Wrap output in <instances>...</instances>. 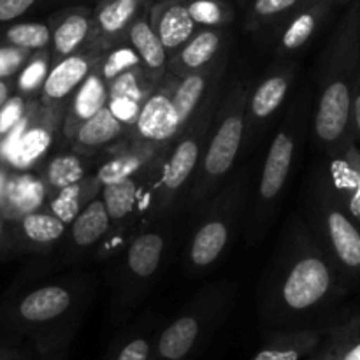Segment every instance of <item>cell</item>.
<instances>
[{
    "label": "cell",
    "instance_id": "31",
    "mask_svg": "<svg viewBox=\"0 0 360 360\" xmlns=\"http://www.w3.org/2000/svg\"><path fill=\"white\" fill-rule=\"evenodd\" d=\"M320 329H288L278 330L267 338L259 352L250 360H301L309 357L323 340Z\"/></svg>",
    "mask_w": 360,
    "mask_h": 360
},
{
    "label": "cell",
    "instance_id": "33",
    "mask_svg": "<svg viewBox=\"0 0 360 360\" xmlns=\"http://www.w3.org/2000/svg\"><path fill=\"white\" fill-rule=\"evenodd\" d=\"M101 188L102 185L98 179L95 178V174H91L49 195L44 200V207L69 225L77 217V213L101 193Z\"/></svg>",
    "mask_w": 360,
    "mask_h": 360
},
{
    "label": "cell",
    "instance_id": "12",
    "mask_svg": "<svg viewBox=\"0 0 360 360\" xmlns=\"http://www.w3.org/2000/svg\"><path fill=\"white\" fill-rule=\"evenodd\" d=\"M67 105H46L39 101L21 120L0 151V164L13 171H37L55 150L67 144L62 125Z\"/></svg>",
    "mask_w": 360,
    "mask_h": 360
},
{
    "label": "cell",
    "instance_id": "27",
    "mask_svg": "<svg viewBox=\"0 0 360 360\" xmlns=\"http://www.w3.org/2000/svg\"><path fill=\"white\" fill-rule=\"evenodd\" d=\"M150 23L169 55L181 48L199 30L188 11V0H153Z\"/></svg>",
    "mask_w": 360,
    "mask_h": 360
},
{
    "label": "cell",
    "instance_id": "18",
    "mask_svg": "<svg viewBox=\"0 0 360 360\" xmlns=\"http://www.w3.org/2000/svg\"><path fill=\"white\" fill-rule=\"evenodd\" d=\"M322 155V167L338 199L360 227V144L352 137L343 146Z\"/></svg>",
    "mask_w": 360,
    "mask_h": 360
},
{
    "label": "cell",
    "instance_id": "25",
    "mask_svg": "<svg viewBox=\"0 0 360 360\" xmlns=\"http://www.w3.org/2000/svg\"><path fill=\"white\" fill-rule=\"evenodd\" d=\"M153 0H105L97 2L94 7L95 41L102 51H108L112 46L125 41L127 32L137 16Z\"/></svg>",
    "mask_w": 360,
    "mask_h": 360
},
{
    "label": "cell",
    "instance_id": "10",
    "mask_svg": "<svg viewBox=\"0 0 360 360\" xmlns=\"http://www.w3.org/2000/svg\"><path fill=\"white\" fill-rule=\"evenodd\" d=\"M309 115H311L309 97L308 94H301L285 116L283 125L271 141L259 186H257L255 211L252 218V239H259L267 231L276 204L283 197L285 186L294 171L295 158H297L306 129H308Z\"/></svg>",
    "mask_w": 360,
    "mask_h": 360
},
{
    "label": "cell",
    "instance_id": "22",
    "mask_svg": "<svg viewBox=\"0 0 360 360\" xmlns=\"http://www.w3.org/2000/svg\"><path fill=\"white\" fill-rule=\"evenodd\" d=\"M231 37L229 28H199L181 48L169 55L167 72L183 77L211 65L221 53L231 48Z\"/></svg>",
    "mask_w": 360,
    "mask_h": 360
},
{
    "label": "cell",
    "instance_id": "48",
    "mask_svg": "<svg viewBox=\"0 0 360 360\" xmlns=\"http://www.w3.org/2000/svg\"><path fill=\"white\" fill-rule=\"evenodd\" d=\"M58 2H67V4H81V2H88V0H58ZM97 2V0H95Z\"/></svg>",
    "mask_w": 360,
    "mask_h": 360
},
{
    "label": "cell",
    "instance_id": "30",
    "mask_svg": "<svg viewBox=\"0 0 360 360\" xmlns=\"http://www.w3.org/2000/svg\"><path fill=\"white\" fill-rule=\"evenodd\" d=\"M109 97V88L108 83L102 77L101 70L95 65L94 70L86 76V79L81 83V86L74 91L70 101L67 102V111L65 118H63L62 134L63 139H69L72 136L74 130L86 122L88 118L101 111L104 105H108Z\"/></svg>",
    "mask_w": 360,
    "mask_h": 360
},
{
    "label": "cell",
    "instance_id": "45",
    "mask_svg": "<svg viewBox=\"0 0 360 360\" xmlns=\"http://www.w3.org/2000/svg\"><path fill=\"white\" fill-rule=\"evenodd\" d=\"M0 360H34L27 350L14 345H0Z\"/></svg>",
    "mask_w": 360,
    "mask_h": 360
},
{
    "label": "cell",
    "instance_id": "39",
    "mask_svg": "<svg viewBox=\"0 0 360 360\" xmlns=\"http://www.w3.org/2000/svg\"><path fill=\"white\" fill-rule=\"evenodd\" d=\"M139 65V56L136 55L132 46L127 41L109 48L108 51L101 56V60H98L97 63L98 70H101L102 77H104V81L108 84L111 83L112 79H116L118 76H122L123 72Z\"/></svg>",
    "mask_w": 360,
    "mask_h": 360
},
{
    "label": "cell",
    "instance_id": "51",
    "mask_svg": "<svg viewBox=\"0 0 360 360\" xmlns=\"http://www.w3.org/2000/svg\"><path fill=\"white\" fill-rule=\"evenodd\" d=\"M97 2H105V0H97ZM97 2H95V4H97Z\"/></svg>",
    "mask_w": 360,
    "mask_h": 360
},
{
    "label": "cell",
    "instance_id": "20",
    "mask_svg": "<svg viewBox=\"0 0 360 360\" xmlns=\"http://www.w3.org/2000/svg\"><path fill=\"white\" fill-rule=\"evenodd\" d=\"M109 229H111V218L105 210L104 199L98 193L67 227V234L62 241L63 260L77 262L88 255L94 257L95 250L98 248Z\"/></svg>",
    "mask_w": 360,
    "mask_h": 360
},
{
    "label": "cell",
    "instance_id": "50",
    "mask_svg": "<svg viewBox=\"0 0 360 360\" xmlns=\"http://www.w3.org/2000/svg\"><path fill=\"white\" fill-rule=\"evenodd\" d=\"M238 4H239V7H243V9H245L246 4H248V0H238Z\"/></svg>",
    "mask_w": 360,
    "mask_h": 360
},
{
    "label": "cell",
    "instance_id": "3",
    "mask_svg": "<svg viewBox=\"0 0 360 360\" xmlns=\"http://www.w3.org/2000/svg\"><path fill=\"white\" fill-rule=\"evenodd\" d=\"M94 295L90 276H62L39 283L13 299L2 322L32 338L39 355L65 352Z\"/></svg>",
    "mask_w": 360,
    "mask_h": 360
},
{
    "label": "cell",
    "instance_id": "7",
    "mask_svg": "<svg viewBox=\"0 0 360 360\" xmlns=\"http://www.w3.org/2000/svg\"><path fill=\"white\" fill-rule=\"evenodd\" d=\"M169 217L141 231L116 257L112 269L111 319L122 323L157 281L169 250Z\"/></svg>",
    "mask_w": 360,
    "mask_h": 360
},
{
    "label": "cell",
    "instance_id": "2",
    "mask_svg": "<svg viewBox=\"0 0 360 360\" xmlns=\"http://www.w3.org/2000/svg\"><path fill=\"white\" fill-rule=\"evenodd\" d=\"M347 11L327 39L316 70V94L311 125L322 153L343 146L352 134V97L360 63V0Z\"/></svg>",
    "mask_w": 360,
    "mask_h": 360
},
{
    "label": "cell",
    "instance_id": "35",
    "mask_svg": "<svg viewBox=\"0 0 360 360\" xmlns=\"http://www.w3.org/2000/svg\"><path fill=\"white\" fill-rule=\"evenodd\" d=\"M51 32L48 21H14L0 27V44L16 46L28 51L49 48Z\"/></svg>",
    "mask_w": 360,
    "mask_h": 360
},
{
    "label": "cell",
    "instance_id": "38",
    "mask_svg": "<svg viewBox=\"0 0 360 360\" xmlns=\"http://www.w3.org/2000/svg\"><path fill=\"white\" fill-rule=\"evenodd\" d=\"M188 11L199 28H229L236 20L227 0H188Z\"/></svg>",
    "mask_w": 360,
    "mask_h": 360
},
{
    "label": "cell",
    "instance_id": "47",
    "mask_svg": "<svg viewBox=\"0 0 360 360\" xmlns=\"http://www.w3.org/2000/svg\"><path fill=\"white\" fill-rule=\"evenodd\" d=\"M316 2H329L336 6V0H302V4H316Z\"/></svg>",
    "mask_w": 360,
    "mask_h": 360
},
{
    "label": "cell",
    "instance_id": "28",
    "mask_svg": "<svg viewBox=\"0 0 360 360\" xmlns=\"http://www.w3.org/2000/svg\"><path fill=\"white\" fill-rule=\"evenodd\" d=\"M157 84L151 83L143 65L127 70L108 84V108L116 120L132 129L141 105Z\"/></svg>",
    "mask_w": 360,
    "mask_h": 360
},
{
    "label": "cell",
    "instance_id": "4",
    "mask_svg": "<svg viewBox=\"0 0 360 360\" xmlns=\"http://www.w3.org/2000/svg\"><path fill=\"white\" fill-rule=\"evenodd\" d=\"M253 81L248 72H236L227 77L224 98L217 111L207 146L195 174L185 192V207H202L234 167L246 137V105Z\"/></svg>",
    "mask_w": 360,
    "mask_h": 360
},
{
    "label": "cell",
    "instance_id": "37",
    "mask_svg": "<svg viewBox=\"0 0 360 360\" xmlns=\"http://www.w3.org/2000/svg\"><path fill=\"white\" fill-rule=\"evenodd\" d=\"M51 67V58H49L48 49L35 51L30 56L23 69L16 76V91L30 101H39L42 84H44L46 76Z\"/></svg>",
    "mask_w": 360,
    "mask_h": 360
},
{
    "label": "cell",
    "instance_id": "36",
    "mask_svg": "<svg viewBox=\"0 0 360 360\" xmlns=\"http://www.w3.org/2000/svg\"><path fill=\"white\" fill-rule=\"evenodd\" d=\"M155 338L151 327H136L112 345L108 360H150Z\"/></svg>",
    "mask_w": 360,
    "mask_h": 360
},
{
    "label": "cell",
    "instance_id": "40",
    "mask_svg": "<svg viewBox=\"0 0 360 360\" xmlns=\"http://www.w3.org/2000/svg\"><path fill=\"white\" fill-rule=\"evenodd\" d=\"M34 101L23 97L18 91H14L13 97L4 104V108L0 109V151L6 146V143L9 141V137L13 136L14 130L18 129V125L21 123V120L25 118V115L30 109V104Z\"/></svg>",
    "mask_w": 360,
    "mask_h": 360
},
{
    "label": "cell",
    "instance_id": "19",
    "mask_svg": "<svg viewBox=\"0 0 360 360\" xmlns=\"http://www.w3.org/2000/svg\"><path fill=\"white\" fill-rule=\"evenodd\" d=\"M104 53L97 48H88L51 63L39 102L46 105H67Z\"/></svg>",
    "mask_w": 360,
    "mask_h": 360
},
{
    "label": "cell",
    "instance_id": "17",
    "mask_svg": "<svg viewBox=\"0 0 360 360\" xmlns=\"http://www.w3.org/2000/svg\"><path fill=\"white\" fill-rule=\"evenodd\" d=\"M69 225L60 220L56 214L46 210L28 211L16 218L13 224V239H11V253H39L49 255L62 245Z\"/></svg>",
    "mask_w": 360,
    "mask_h": 360
},
{
    "label": "cell",
    "instance_id": "23",
    "mask_svg": "<svg viewBox=\"0 0 360 360\" xmlns=\"http://www.w3.org/2000/svg\"><path fill=\"white\" fill-rule=\"evenodd\" d=\"M169 146H157V144L143 143V141L129 137L98 157L95 178L102 186L123 181L139 172L144 165L150 164L157 155H160Z\"/></svg>",
    "mask_w": 360,
    "mask_h": 360
},
{
    "label": "cell",
    "instance_id": "24",
    "mask_svg": "<svg viewBox=\"0 0 360 360\" xmlns=\"http://www.w3.org/2000/svg\"><path fill=\"white\" fill-rule=\"evenodd\" d=\"M130 132L132 129L116 120L108 105H104L74 130L67 144L84 157H101L109 148L129 139Z\"/></svg>",
    "mask_w": 360,
    "mask_h": 360
},
{
    "label": "cell",
    "instance_id": "46",
    "mask_svg": "<svg viewBox=\"0 0 360 360\" xmlns=\"http://www.w3.org/2000/svg\"><path fill=\"white\" fill-rule=\"evenodd\" d=\"M16 91V77H7V79H0V109L4 108L7 101Z\"/></svg>",
    "mask_w": 360,
    "mask_h": 360
},
{
    "label": "cell",
    "instance_id": "42",
    "mask_svg": "<svg viewBox=\"0 0 360 360\" xmlns=\"http://www.w3.org/2000/svg\"><path fill=\"white\" fill-rule=\"evenodd\" d=\"M41 2L42 0H0V27L18 21Z\"/></svg>",
    "mask_w": 360,
    "mask_h": 360
},
{
    "label": "cell",
    "instance_id": "11",
    "mask_svg": "<svg viewBox=\"0 0 360 360\" xmlns=\"http://www.w3.org/2000/svg\"><path fill=\"white\" fill-rule=\"evenodd\" d=\"M227 79L217 84L206 101L197 108L185 129L179 132L174 143L165 153L164 174H162V213L171 217L176 210L179 197L185 195L193 174H195L204 150L207 146L211 129H213L217 111L224 98Z\"/></svg>",
    "mask_w": 360,
    "mask_h": 360
},
{
    "label": "cell",
    "instance_id": "14",
    "mask_svg": "<svg viewBox=\"0 0 360 360\" xmlns=\"http://www.w3.org/2000/svg\"><path fill=\"white\" fill-rule=\"evenodd\" d=\"M176 79L172 74H165L164 79L153 88L141 105L132 125L130 137L157 146H171L181 132L179 116L172 102Z\"/></svg>",
    "mask_w": 360,
    "mask_h": 360
},
{
    "label": "cell",
    "instance_id": "1",
    "mask_svg": "<svg viewBox=\"0 0 360 360\" xmlns=\"http://www.w3.org/2000/svg\"><path fill=\"white\" fill-rule=\"evenodd\" d=\"M345 290L343 278L308 224L290 218L260 294L264 319L274 326H292L319 313Z\"/></svg>",
    "mask_w": 360,
    "mask_h": 360
},
{
    "label": "cell",
    "instance_id": "26",
    "mask_svg": "<svg viewBox=\"0 0 360 360\" xmlns=\"http://www.w3.org/2000/svg\"><path fill=\"white\" fill-rule=\"evenodd\" d=\"M97 164L98 157H84L74 151L69 144L60 146L37 169L39 178L44 185L46 199L58 190L95 174Z\"/></svg>",
    "mask_w": 360,
    "mask_h": 360
},
{
    "label": "cell",
    "instance_id": "29",
    "mask_svg": "<svg viewBox=\"0 0 360 360\" xmlns=\"http://www.w3.org/2000/svg\"><path fill=\"white\" fill-rule=\"evenodd\" d=\"M125 41L132 46L136 55L139 56L141 65H143L144 72L150 77L151 83H160L165 74H167L169 53L164 48L160 39H158L157 32L151 27L150 7L134 20L129 32H127Z\"/></svg>",
    "mask_w": 360,
    "mask_h": 360
},
{
    "label": "cell",
    "instance_id": "41",
    "mask_svg": "<svg viewBox=\"0 0 360 360\" xmlns=\"http://www.w3.org/2000/svg\"><path fill=\"white\" fill-rule=\"evenodd\" d=\"M32 55L34 51H28V49L0 44V79L16 77Z\"/></svg>",
    "mask_w": 360,
    "mask_h": 360
},
{
    "label": "cell",
    "instance_id": "13",
    "mask_svg": "<svg viewBox=\"0 0 360 360\" xmlns=\"http://www.w3.org/2000/svg\"><path fill=\"white\" fill-rule=\"evenodd\" d=\"M299 74L295 58H278L276 63L264 74L262 79L253 84L246 105V136L257 137L271 118L281 109L290 95Z\"/></svg>",
    "mask_w": 360,
    "mask_h": 360
},
{
    "label": "cell",
    "instance_id": "16",
    "mask_svg": "<svg viewBox=\"0 0 360 360\" xmlns=\"http://www.w3.org/2000/svg\"><path fill=\"white\" fill-rule=\"evenodd\" d=\"M46 21L51 32L48 48L51 63L88 48L101 49L95 41L94 7L72 4L51 14Z\"/></svg>",
    "mask_w": 360,
    "mask_h": 360
},
{
    "label": "cell",
    "instance_id": "6",
    "mask_svg": "<svg viewBox=\"0 0 360 360\" xmlns=\"http://www.w3.org/2000/svg\"><path fill=\"white\" fill-rule=\"evenodd\" d=\"M306 224L336 266L345 285L360 281V227L338 199L322 164L306 188Z\"/></svg>",
    "mask_w": 360,
    "mask_h": 360
},
{
    "label": "cell",
    "instance_id": "5",
    "mask_svg": "<svg viewBox=\"0 0 360 360\" xmlns=\"http://www.w3.org/2000/svg\"><path fill=\"white\" fill-rule=\"evenodd\" d=\"M167 150L157 155L130 178L101 188L105 210L111 218V229L95 250V260L112 259L141 231L167 218L162 213V174Z\"/></svg>",
    "mask_w": 360,
    "mask_h": 360
},
{
    "label": "cell",
    "instance_id": "15",
    "mask_svg": "<svg viewBox=\"0 0 360 360\" xmlns=\"http://www.w3.org/2000/svg\"><path fill=\"white\" fill-rule=\"evenodd\" d=\"M333 7L334 4L329 2L301 4L264 34L266 44L276 58H294L322 30Z\"/></svg>",
    "mask_w": 360,
    "mask_h": 360
},
{
    "label": "cell",
    "instance_id": "43",
    "mask_svg": "<svg viewBox=\"0 0 360 360\" xmlns=\"http://www.w3.org/2000/svg\"><path fill=\"white\" fill-rule=\"evenodd\" d=\"M352 134H354L355 141L360 144V63L357 81H355L354 88V97H352Z\"/></svg>",
    "mask_w": 360,
    "mask_h": 360
},
{
    "label": "cell",
    "instance_id": "21",
    "mask_svg": "<svg viewBox=\"0 0 360 360\" xmlns=\"http://www.w3.org/2000/svg\"><path fill=\"white\" fill-rule=\"evenodd\" d=\"M229 60H231V53L227 49L211 65L199 70H193V72L176 79L174 91H172V102H174V108L178 111L181 130L190 122V118L197 111V108L206 101L210 91L217 84L224 83L227 79Z\"/></svg>",
    "mask_w": 360,
    "mask_h": 360
},
{
    "label": "cell",
    "instance_id": "44",
    "mask_svg": "<svg viewBox=\"0 0 360 360\" xmlns=\"http://www.w3.org/2000/svg\"><path fill=\"white\" fill-rule=\"evenodd\" d=\"M13 218H7L0 213V259L11 253V239H13Z\"/></svg>",
    "mask_w": 360,
    "mask_h": 360
},
{
    "label": "cell",
    "instance_id": "8",
    "mask_svg": "<svg viewBox=\"0 0 360 360\" xmlns=\"http://www.w3.org/2000/svg\"><path fill=\"white\" fill-rule=\"evenodd\" d=\"M231 281L202 288L185 309L157 334L150 360H186L210 341L234 302Z\"/></svg>",
    "mask_w": 360,
    "mask_h": 360
},
{
    "label": "cell",
    "instance_id": "9",
    "mask_svg": "<svg viewBox=\"0 0 360 360\" xmlns=\"http://www.w3.org/2000/svg\"><path fill=\"white\" fill-rule=\"evenodd\" d=\"M245 202L246 176L241 172L204 204L186 245V273L192 276L204 274L227 253L238 232Z\"/></svg>",
    "mask_w": 360,
    "mask_h": 360
},
{
    "label": "cell",
    "instance_id": "34",
    "mask_svg": "<svg viewBox=\"0 0 360 360\" xmlns=\"http://www.w3.org/2000/svg\"><path fill=\"white\" fill-rule=\"evenodd\" d=\"M243 28L252 34H266L287 14L297 9L302 0H248Z\"/></svg>",
    "mask_w": 360,
    "mask_h": 360
},
{
    "label": "cell",
    "instance_id": "32",
    "mask_svg": "<svg viewBox=\"0 0 360 360\" xmlns=\"http://www.w3.org/2000/svg\"><path fill=\"white\" fill-rule=\"evenodd\" d=\"M309 360H360V311L330 329Z\"/></svg>",
    "mask_w": 360,
    "mask_h": 360
},
{
    "label": "cell",
    "instance_id": "49",
    "mask_svg": "<svg viewBox=\"0 0 360 360\" xmlns=\"http://www.w3.org/2000/svg\"><path fill=\"white\" fill-rule=\"evenodd\" d=\"M352 0H336V6H347V4H350Z\"/></svg>",
    "mask_w": 360,
    "mask_h": 360
}]
</instances>
